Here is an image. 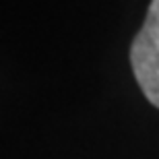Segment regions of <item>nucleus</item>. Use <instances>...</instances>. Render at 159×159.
<instances>
[{"instance_id": "f257e3e1", "label": "nucleus", "mask_w": 159, "mask_h": 159, "mask_svg": "<svg viewBox=\"0 0 159 159\" xmlns=\"http://www.w3.org/2000/svg\"><path fill=\"white\" fill-rule=\"evenodd\" d=\"M130 64L145 97L159 107V0H151L145 25L130 46Z\"/></svg>"}]
</instances>
